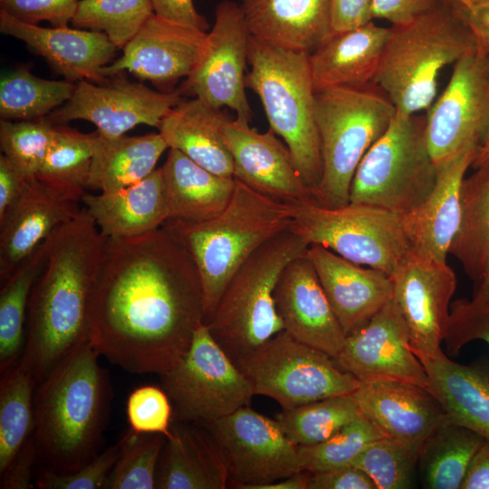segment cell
Here are the masks:
<instances>
[{
	"label": "cell",
	"instance_id": "31",
	"mask_svg": "<svg viewBox=\"0 0 489 489\" xmlns=\"http://www.w3.org/2000/svg\"><path fill=\"white\" fill-rule=\"evenodd\" d=\"M227 120L221 109L195 97L172 108L158 129L168 149L216 175L234 178V162L223 134Z\"/></svg>",
	"mask_w": 489,
	"mask_h": 489
},
{
	"label": "cell",
	"instance_id": "3",
	"mask_svg": "<svg viewBox=\"0 0 489 489\" xmlns=\"http://www.w3.org/2000/svg\"><path fill=\"white\" fill-rule=\"evenodd\" d=\"M99 356L87 341L37 385V454L55 472H74L99 455L110 399L109 379Z\"/></svg>",
	"mask_w": 489,
	"mask_h": 489
},
{
	"label": "cell",
	"instance_id": "58",
	"mask_svg": "<svg viewBox=\"0 0 489 489\" xmlns=\"http://www.w3.org/2000/svg\"><path fill=\"white\" fill-rule=\"evenodd\" d=\"M460 489H489V440L474 455Z\"/></svg>",
	"mask_w": 489,
	"mask_h": 489
},
{
	"label": "cell",
	"instance_id": "57",
	"mask_svg": "<svg viewBox=\"0 0 489 489\" xmlns=\"http://www.w3.org/2000/svg\"><path fill=\"white\" fill-rule=\"evenodd\" d=\"M27 178L5 156H0V220L22 193Z\"/></svg>",
	"mask_w": 489,
	"mask_h": 489
},
{
	"label": "cell",
	"instance_id": "51",
	"mask_svg": "<svg viewBox=\"0 0 489 489\" xmlns=\"http://www.w3.org/2000/svg\"><path fill=\"white\" fill-rule=\"evenodd\" d=\"M443 0H370L372 19L404 24L444 5Z\"/></svg>",
	"mask_w": 489,
	"mask_h": 489
},
{
	"label": "cell",
	"instance_id": "17",
	"mask_svg": "<svg viewBox=\"0 0 489 489\" xmlns=\"http://www.w3.org/2000/svg\"><path fill=\"white\" fill-rule=\"evenodd\" d=\"M390 277L414 353L436 354L447 330L457 283L455 272L446 262L411 251Z\"/></svg>",
	"mask_w": 489,
	"mask_h": 489
},
{
	"label": "cell",
	"instance_id": "8",
	"mask_svg": "<svg viewBox=\"0 0 489 489\" xmlns=\"http://www.w3.org/2000/svg\"><path fill=\"white\" fill-rule=\"evenodd\" d=\"M397 110L376 83L315 92L322 176L315 203L337 208L350 203L353 176L367 151L385 133Z\"/></svg>",
	"mask_w": 489,
	"mask_h": 489
},
{
	"label": "cell",
	"instance_id": "23",
	"mask_svg": "<svg viewBox=\"0 0 489 489\" xmlns=\"http://www.w3.org/2000/svg\"><path fill=\"white\" fill-rule=\"evenodd\" d=\"M82 210L79 202L28 177L24 187L0 220V281L5 282L60 225Z\"/></svg>",
	"mask_w": 489,
	"mask_h": 489
},
{
	"label": "cell",
	"instance_id": "32",
	"mask_svg": "<svg viewBox=\"0 0 489 489\" xmlns=\"http://www.w3.org/2000/svg\"><path fill=\"white\" fill-rule=\"evenodd\" d=\"M230 486L225 464L206 431L187 422L172 423L156 478L158 489H225Z\"/></svg>",
	"mask_w": 489,
	"mask_h": 489
},
{
	"label": "cell",
	"instance_id": "6",
	"mask_svg": "<svg viewBox=\"0 0 489 489\" xmlns=\"http://www.w3.org/2000/svg\"><path fill=\"white\" fill-rule=\"evenodd\" d=\"M245 87L259 97L270 129L280 136L313 197L322 176L309 53L272 45L251 35Z\"/></svg>",
	"mask_w": 489,
	"mask_h": 489
},
{
	"label": "cell",
	"instance_id": "35",
	"mask_svg": "<svg viewBox=\"0 0 489 489\" xmlns=\"http://www.w3.org/2000/svg\"><path fill=\"white\" fill-rule=\"evenodd\" d=\"M0 385V476L35 431L34 396L38 381L21 360L3 372Z\"/></svg>",
	"mask_w": 489,
	"mask_h": 489
},
{
	"label": "cell",
	"instance_id": "55",
	"mask_svg": "<svg viewBox=\"0 0 489 489\" xmlns=\"http://www.w3.org/2000/svg\"><path fill=\"white\" fill-rule=\"evenodd\" d=\"M36 456H38L37 446L34 436L6 472L0 476V487L4 489L32 488V468Z\"/></svg>",
	"mask_w": 489,
	"mask_h": 489
},
{
	"label": "cell",
	"instance_id": "36",
	"mask_svg": "<svg viewBox=\"0 0 489 489\" xmlns=\"http://www.w3.org/2000/svg\"><path fill=\"white\" fill-rule=\"evenodd\" d=\"M484 438L448 419L421 446L417 468L425 488L460 489L470 462Z\"/></svg>",
	"mask_w": 489,
	"mask_h": 489
},
{
	"label": "cell",
	"instance_id": "18",
	"mask_svg": "<svg viewBox=\"0 0 489 489\" xmlns=\"http://www.w3.org/2000/svg\"><path fill=\"white\" fill-rule=\"evenodd\" d=\"M332 359L360 383L390 379L429 390L428 377L411 348L407 325L394 297L364 327L347 336Z\"/></svg>",
	"mask_w": 489,
	"mask_h": 489
},
{
	"label": "cell",
	"instance_id": "5",
	"mask_svg": "<svg viewBox=\"0 0 489 489\" xmlns=\"http://www.w3.org/2000/svg\"><path fill=\"white\" fill-rule=\"evenodd\" d=\"M476 51L456 5H444L413 21L391 25L374 79L398 113L417 114L434 102L440 72Z\"/></svg>",
	"mask_w": 489,
	"mask_h": 489
},
{
	"label": "cell",
	"instance_id": "27",
	"mask_svg": "<svg viewBox=\"0 0 489 489\" xmlns=\"http://www.w3.org/2000/svg\"><path fill=\"white\" fill-rule=\"evenodd\" d=\"M332 0H241L252 36L278 47L312 53L334 32Z\"/></svg>",
	"mask_w": 489,
	"mask_h": 489
},
{
	"label": "cell",
	"instance_id": "16",
	"mask_svg": "<svg viewBox=\"0 0 489 489\" xmlns=\"http://www.w3.org/2000/svg\"><path fill=\"white\" fill-rule=\"evenodd\" d=\"M250 37L240 5L228 0L219 3L202 54L180 91L217 109L227 107L236 117L252 121L244 74Z\"/></svg>",
	"mask_w": 489,
	"mask_h": 489
},
{
	"label": "cell",
	"instance_id": "59",
	"mask_svg": "<svg viewBox=\"0 0 489 489\" xmlns=\"http://www.w3.org/2000/svg\"><path fill=\"white\" fill-rule=\"evenodd\" d=\"M474 283V292L470 300L475 303L489 304V252L480 275Z\"/></svg>",
	"mask_w": 489,
	"mask_h": 489
},
{
	"label": "cell",
	"instance_id": "19",
	"mask_svg": "<svg viewBox=\"0 0 489 489\" xmlns=\"http://www.w3.org/2000/svg\"><path fill=\"white\" fill-rule=\"evenodd\" d=\"M206 32L152 14L123 47L122 54L101 71L102 77L129 72L161 91H172L179 79L187 78L202 54Z\"/></svg>",
	"mask_w": 489,
	"mask_h": 489
},
{
	"label": "cell",
	"instance_id": "48",
	"mask_svg": "<svg viewBox=\"0 0 489 489\" xmlns=\"http://www.w3.org/2000/svg\"><path fill=\"white\" fill-rule=\"evenodd\" d=\"M121 445L122 437L74 472L58 473L46 467L40 472L36 485L41 489L104 488Z\"/></svg>",
	"mask_w": 489,
	"mask_h": 489
},
{
	"label": "cell",
	"instance_id": "37",
	"mask_svg": "<svg viewBox=\"0 0 489 489\" xmlns=\"http://www.w3.org/2000/svg\"><path fill=\"white\" fill-rule=\"evenodd\" d=\"M465 177L460 191V223L449 254L474 282L489 252V164Z\"/></svg>",
	"mask_w": 489,
	"mask_h": 489
},
{
	"label": "cell",
	"instance_id": "47",
	"mask_svg": "<svg viewBox=\"0 0 489 489\" xmlns=\"http://www.w3.org/2000/svg\"><path fill=\"white\" fill-rule=\"evenodd\" d=\"M126 414L135 433L161 434L166 437L170 434L173 406L163 388L144 385L135 388L128 397Z\"/></svg>",
	"mask_w": 489,
	"mask_h": 489
},
{
	"label": "cell",
	"instance_id": "25",
	"mask_svg": "<svg viewBox=\"0 0 489 489\" xmlns=\"http://www.w3.org/2000/svg\"><path fill=\"white\" fill-rule=\"evenodd\" d=\"M353 396L363 415L385 436L419 448L447 420L434 395L411 383L390 379L360 383Z\"/></svg>",
	"mask_w": 489,
	"mask_h": 489
},
{
	"label": "cell",
	"instance_id": "52",
	"mask_svg": "<svg viewBox=\"0 0 489 489\" xmlns=\"http://www.w3.org/2000/svg\"><path fill=\"white\" fill-rule=\"evenodd\" d=\"M308 489H377L370 477L350 465L328 471L311 473Z\"/></svg>",
	"mask_w": 489,
	"mask_h": 489
},
{
	"label": "cell",
	"instance_id": "56",
	"mask_svg": "<svg viewBox=\"0 0 489 489\" xmlns=\"http://www.w3.org/2000/svg\"><path fill=\"white\" fill-rule=\"evenodd\" d=\"M456 5L474 35L476 51L489 57V0H471L469 8Z\"/></svg>",
	"mask_w": 489,
	"mask_h": 489
},
{
	"label": "cell",
	"instance_id": "7",
	"mask_svg": "<svg viewBox=\"0 0 489 489\" xmlns=\"http://www.w3.org/2000/svg\"><path fill=\"white\" fill-rule=\"evenodd\" d=\"M309 245L288 229L260 246L231 278L206 324L235 363L284 330L274 290L285 267Z\"/></svg>",
	"mask_w": 489,
	"mask_h": 489
},
{
	"label": "cell",
	"instance_id": "61",
	"mask_svg": "<svg viewBox=\"0 0 489 489\" xmlns=\"http://www.w3.org/2000/svg\"><path fill=\"white\" fill-rule=\"evenodd\" d=\"M489 164V129L478 145L472 167L474 168Z\"/></svg>",
	"mask_w": 489,
	"mask_h": 489
},
{
	"label": "cell",
	"instance_id": "22",
	"mask_svg": "<svg viewBox=\"0 0 489 489\" xmlns=\"http://www.w3.org/2000/svg\"><path fill=\"white\" fill-rule=\"evenodd\" d=\"M312 263L346 337L364 327L394 297L391 277L347 260L330 249L311 244Z\"/></svg>",
	"mask_w": 489,
	"mask_h": 489
},
{
	"label": "cell",
	"instance_id": "46",
	"mask_svg": "<svg viewBox=\"0 0 489 489\" xmlns=\"http://www.w3.org/2000/svg\"><path fill=\"white\" fill-rule=\"evenodd\" d=\"M420 448L383 436L367 446L353 462L377 489H407L413 484Z\"/></svg>",
	"mask_w": 489,
	"mask_h": 489
},
{
	"label": "cell",
	"instance_id": "15",
	"mask_svg": "<svg viewBox=\"0 0 489 489\" xmlns=\"http://www.w3.org/2000/svg\"><path fill=\"white\" fill-rule=\"evenodd\" d=\"M124 74L119 72L101 82H78L72 98L47 119L54 124L87 120L101 137L115 138L140 124L158 128L168 111L183 101L180 90L156 91Z\"/></svg>",
	"mask_w": 489,
	"mask_h": 489
},
{
	"label": "cell",
	"instance_id": "43",
	"mask_svg": "<svg viewBox=\"0 0 489 489\" xmlns=\"http://www.w3.org/2000/svg\"><path fill=\"white\" fill-rule=\"evenodd\" d=\"M165 443L164 435L138 434L129 429L122 436L119 456L104 488H156L158 466Z\"/></svg>",
	"mask_w": 489,
	"mask_h": 489
},
{
	"label": "cell",
	"instance_id": "9",
	"mask_svg": "<svg viewBox=\"0 0 489 489\" xmlns=\"http://www.w3.org/2000/svg\"><path fill=\"white\" fill-rule=\"evenodd\" d=\"M426 115L396 112L370 147L352 178L350 204L380 207L406 216L432 191L437 175L426 138Z\"/></svg>",
	"mask_w": 489,
	"mask_h": 489
},
{
	"label": "cell",
	"instance_id": "50",
	"mask_svg": "<svg viewBox=\"0 0 489 489\" xmlns=\"http://www.w3.org/2000/svg\"><path fill=\"white\" fill-rule=\"evenodd\" d=\"M81 0H0L1 10L23 22L68 26Z\"/></svg>",
	"mask_w": 489,
	"mask_h": 489
},
{
	"label": "cell",
	"instance_id": "30",
	"mask_svg": "<svg viewBox=\"0 0 489 489\" xmlns=\"http://www.w3.org/2000/svg\"><path fill=\"white\" fill-rule=\"evenodd\" d=\"M416 356L447 419L489 440V371L476 364L457 363L442 349L434 355Z\"/></svg>",
	"mask_w": 489,
	"mask_h": 489
},
{
	"label": "cell",
	"instance_id": "10",
	"mask_svg": "<svg viewBox=\"0 0 489 489\" xmlns=\"http://www.w3.org/2000/svg\"><path fill=\"white\" fill-rule=\"evenodd\" d=\"M290 229L353 263L391 276L412 251L404 216L364 204L327 208L292 205Z\"/></svg>",
	"mask_w": 489,
	"mask_h": 489
},
{
	"label": "cell",
	"instance_id": "38",
	"mask_svg": "<svg viewBox=\"0 0 489 489\" xmlns=\"http://www.w3.org/2000/svg\"><path fill=\"white\" fill-rule=\"evenodd\" d=\"M46 255L45 241L3 283L0 291V369L6 371L23 355L28 303Z\"/></svg>",
	"mask_w": 489,
	"mask_h": 489
},
{
	"label": "cell",
	"instance_id": "54",
	"mask_svg": "<svg viewBox=\"0 0 489 489\" xmlns=\"http://www.w3.org/2000/svg\"><path fill=\"white\" fill-rule=\"evenodd\" d=\"M158 17L206 32L208 23L194 6L193 0H149Z\"/></svg>",
	"mask_w": 489,
	"mask_h": 489
},
{
	"label": "cell",
	"instance_id": "12",
	"mask_svg": "<svg viewBox=\"0 0 489 489\" xmlns=\"http://www.w3.org/2000/svg\"><path fill=\"white\" fill-rule=\"evenodd\" d=\"M177 421L210 423L249 406L254 388L220 347L206 323L195 331L191 344L169 371L160 375Z\"/></svg>",
	"mask_w": 489,
	"mask_h": 489
},
{
	"label": "cell",
	"instance_id": "33",
	"mask_svg": "<svg viewBox=\"0 0 489 489\" xmlns=\"http://www.w3.org/2000/svg\"><path fill=\"white\" fill-rule=\"evenodd\" d=\"M168 149L161 167L168 219L197 223L220 214L232 197L235 178L216 175L179 150Z\"/></svg>",
	"mask_w": 489,
	"mask_h": 489
},
{
	"label": "cell",
	"instance_id": "21",
	"mask_svg": "<svg viewBox=\"0 0 489 489\" xmlns=\"http://www.w3.org/2000/svg\"><path fill=\"white\" fill-rule=\"evenodd\" d=\"M284 331L297 340L335 357L346 335L306 255L292 261L274 290Z\"/></svg>",
	"mask_w": 489,
	"mask_h": 489
},
{
	"label": "cell",
	"instance_id": "42",
	"mask_svg": "<svg viewBox=\"0 0 489 489\" xmlns=\"http://www.w3.org/2000/svg\"><path fill=\"white\" fill-rule=\"evenodd\" d=\"M152 14L149 0H81L71 23L102 33L123 49Z\"/></svg>",
	"mask_w": 489,
	"mask_h": 489
},
{
	"label": "cell",
	"instance_id": "26",
	"mask_svg": "<svg viewBox=\"0 0 489 489\" xmlns=\"http://www.w3.org/2000/svg\"><path fill=\"white\" fill-rule=\"evenodd\" d=\"M477 146L470 145L437 167L435 186L425 201L404 216L412 251L446 262L460 223V191Z\"/></svg>",
	"mask_w": 489,
	"mask_h": 489
},
{
	"label": "cell",
	"instance_id": "13",
	"mask_svg": "<svg viewBox=\"0 0 489 489\" xmlns=\"http://www.w3.org/2000/svg\"><path fill=\"white\" fill-rule=\"evenodd\" d=\"M203 426L223 457L230 485L235 488L259 489L302 471L299 446L276 419L249 406Z\"/></svg>",
	"mask_w": 489,
	"mask_h": 489
},
{
	"label": "cell",
	"instance_id": "14",
	"mask_svg": "<svg viewBox=\"0 0 489 489\" xmlns=\"http://www.w3.org/2000/svg\"><path fill=\"white\" fill-rule=\"evenodd\" d=\"M425 115L427 143L437 166L470 145L478 147L489 129V57L475 51L459 59Z\"/></svg>",
	"mask_w": 489,
	"mask_h": 489
},
{
	"label": "cell",
	"instance_id": "11",
	"mask_svg": "<svg viewBox=\"0 0 489 489\" xmlns=\"http://www.w3.org/2000/svg\"><path fill=\"white\" fill-rule=\"evenodd\" d=\"M235 364L251 382L254 395L273 398L283 409L352 394L360 385L332 357L284 330Z\"/></svg>",
	"mask_w": 489,
	"mask_h": 489
},
{
	"label": "cell",
	"instance_id": "62",
	"mask_svg": "<svg viewBox=\"0 0 489 489\" xmlns=\"http://www.w3.org/2000/svg\"><path fill=\"white\" fill-rule=\"evenodd\" d=\"M445 5H461L469 8L471 6V0H443Z\"/></svg>",
	"mask_w": 489,
	"mask_h": 489
},
{
	"label": "cell",
	"instance_id": "34",
	"mask_svg": "<svg viewBox=\"0 0 489 489\" xmlns=\"http://www.w3.org/2000/svg\"><path fill=\"white\" fill-rule=\"evenodd\" d=\"M167 149L159 132L105 138L96 131L88 189L110 192L143 180Z\"/></svg>",
	"mask_w": 489,
	"mask_h": 489
},
{
	"label": "cell",
	"instance_id": "2",
	"mask_svg": "<svg viewBox=\"0 0 489 489\" xmlns=\"http://www.w3.org/2000/svg\"><path fill=\"white\" fill-rule=\"evenodd\" d=\"M105 241L84 207L45 240V260L31 291L21 357L38 383L89 341L90 306Z\"/></svg>",
	"mask_w": 489,
	"mask_h": 489
},
{
	"label": "cell",
	"instance_id": "39",
	"mask_svg": "<svg viewBox=\"0 0 489 489\" xmlns=\"http://www.w3.org/2000/svg\"><path fill=\"white\" fill-rule=\"evenodd\" d=\"M77 82L39 78L26 68L4 72L0 80V117L26 120L47 117L73 95Z\"/></svg>",
	"mask_w": 489,
	"mask_h": 489
},
{
	"label": "cell",
	"instance_id": "29",
	"mask_svg": "<svg viewBox=\"0 0 489 489\" xmlns=\"http://www.w3.org/2000/svg\"><path fill=\"white\" fill-rule=\"evenodd\" d=\"M82 202L101 235L110 238L144 235L160 228L168 219L161 168L129 187L85 193Z\"/></svg>",
	"mask_w": 489,
	"mask_h": 489
},
{
	"label": "cell",
	"instance_id": "45",
	"mask_svg": "<svg viewBox=\"0 0 489 489\" xmlns=\"http://www.w3.org/2000/svg\"><path fill=\"white\" fill-rule=\"evenodd\" d=\"M57 132L47 117L26 120H0L3 155L26 177L40 170Z\"/></svg>",
	"mask_w": 489,
	"mask_h": 489
},
{
	"label": "cell",
	"instance_id": "20",
	"mask_svg": "<svg viewBox=\"0 0 489 489\" xmlns=\"http://www.w3.org/2000/svg\"><path fill=\"white\" fill-rule=\"evenodd\" d=\"M223 134L234 162V178L280 202L315 203L290 149L272 129L259 132L249 121L236 117L225 121Z\"/></svg>",
	"mask_w": 489,
	"mask_h": 489
},
{
	"label": "cell",
	"instance_id": "4",
	"mask_svg": "<svg viewBox=\"0 0 489 489\" xmlns=\"http://www.w3.org/2000/svg\"><path fill=\"white\" fill-rule=\"evenodd\" d=\"M235 180L232 197L216 216L197 223L168 219L164 227L191 257L202 287L205 323L233 275L264 243L290 229L292 205Z\"/></svg>",
	"mask_w": 489,
	"mask_h": 489
},
{
	"label": "cell",
	"instance_id": "60",
	"mask_svg": "<svg viewBox=\"0 0 489 489\" xmlns=\"http://www.w3.org/2000/svg\"><path fill=\"white\" fill-rule=\"evenodd\" d=\"M311 472L300 471L259 489H308Z\"/></svg>",
	"mask_w": 489,
	"mask_h": 489
},
{
	"label": "cell",
	"instance_id": "40",
	"mask_svg": "<svg viewBox=\"0 0 489 489\" xmlns=\"http://www.w3.org/2000/svg\"><path fill=\"white\" fill-rule=\"evenodd\" d=\"M95 134L57 124L55 138L35 177L65 197L82 201L88 189Z\"/></svg>",
	"mask_w": 489,
	"mask_h": 489
},
{
	"label": "cell",
	"instance_id": "1",
	"mask_svg": "<svg viewBox=\"0 0 489 489\" xmlns=\"http://www.w3.org/2000/svg\"><path fill=\"white\" fill-rule=\"evenodd\" d=\"M205 322L197 268L164 228L106 237L94 284L89 341L130 373H167Z\"/></svg>",
	"mask_w": 489,
	"mask_h": 489
},
{
	"label": "cell",
	"instance_id": "53",
	"mask_svg": "<svg viewBox=\"0 0 489 489\" xmlns=\"http://www.w3.org/2000/svg\"><path fill=\"white\" fill-rule=\"evenodd\" d=\"M372 20L370 0L331 1V26L334 33L354 29Z\"/></svg>",
	"mask_w": 489,
	"mask_h": 489
},
{
	"label": "cell",
	"instance_id": "49",
	"mask_svg": "<svg viewBox=\"0 0 489 489\" xmlns=\"http://www.w3.org/2000/svg\"><path fill=\"white\" fill-rule=\"evenodd\" d=\"M481 340L489 345V304L468 299L451 302L444 343L450 355H457L470 341Z\"/></svg>",
	"mask_w": 489,
	"mask_h": 489
},
{
	"label": "cell",
	"instance_id": "44",
	"mask_svg": "<svg viewBox=\"0 0 489 489\" xmlns=\"http://www.w3.org/2000/svg\"><path fill=\"white\" fill-rule=\"evenodd\" d=\"M383 436L363 415L320 444L299 446L301 470L315 473L352 465L367 446Z\"/></svg>",
	"mask_w": 489,
	"mask_h": 489
},
{
	"label": "cell",
	"instance_id": "28",
	"mask_svg": "<svg viewBox=\"0 0 489 489\" xmlns=\"http://www.w3.org/2000/svg\"><path fill=\"white\" fill-rule=\"evenodd\" d=\"M389 27L370 21L333 33L309 53L315 92L340 87H360L374 82Z\"/></svg>",
	"mask_w": 489,
	"mask_h": 489
},
{
	"label": "cell",
	"instance_id": "24",
	"mask_svg": "<svg viewBox=\"0 0 489 489\" xmlns=\"http://www.w3.org/2000/svg\"><path fill=\"white\" fill-rule=\"evenodd\" d=\"M0 32L24 43L43 56L65 80L101 82V71L111 62L116 47L102 33L70 28L43 27L0 11Z\"/></svg>",
	"mask_w": 489,
	"mask_h": 489
},
{
	"label": "cell",
	"instance_id": "41",
	"mask_svg": "<svg viewBox=\"0 0 489 489\" xmlns=\"http://www.w3.org/2000/svg\"><path fill=\"white\" fill-rule=\"evenodd\" d=\"M361 416L363 413L352 393L283 409L275 419L293 444L308 446L327 440Z\"/></svg>",
	"mask_w": 489,
	"mask_h": 489
}]
</instances>
